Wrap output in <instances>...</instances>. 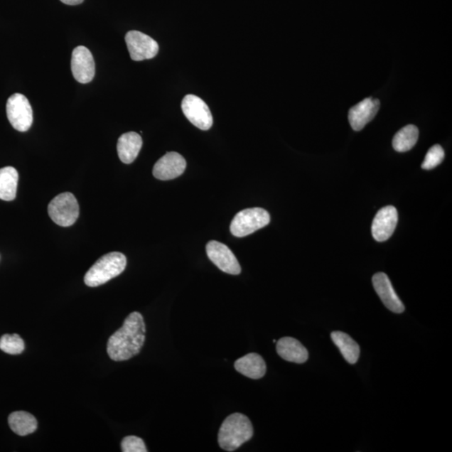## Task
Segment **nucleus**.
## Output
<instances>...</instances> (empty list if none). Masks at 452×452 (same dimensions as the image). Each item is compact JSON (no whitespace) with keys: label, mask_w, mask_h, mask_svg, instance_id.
<instances>
[{"label":"nucleus","mask_w":452,"mask_h":452,"mask_svg":"<svg viewBox=\"0 0 452 452\" xmlns=\"http://www.w3.org/2000/svg\"><path fill=\"white\" fill-rule=\"evenodd\" d=\"M146 327L142 314L134 312L113 333L107 343V354L113 361L129 360L139 354L145 342Z\"/></svg>","instance_id":"nucleus-1"},{"label":"nucleus","mask_w":452,"mask_h":452,"mask_svg":"<svg viewBox=\"0 0 452 452\" xmlns=\"http://www.w3.org/2000/svg\"><path fill=\"white\" fill-rule=\"evenodd\" d=\"M251 421L242 414L235 413L225 419L218 436L219 445L226 451H234L253 436Z\"/></svg>","instance_id":"nucleus-2"},{"label":"nucleus","mask_w":452,"mask_h":452,"mask_svg":"<svg viewBox=\"0 0 452 452\" xmlns=\"http://www.w3.org/2000/svg\"><path fill=\"white\" fill-rule=\"evenodd\" d=\"M127 258L121 252H110L102 257L84 277L85 284L96 287L107 284L125 270Z\"/></svg>","instance_id":"nucleus-3"},{"label":"nucleus","mask_w":452,"mask_h":452,"mask_svg":"<svg viewBox=\"0 0 452 452\" xmlns=\"http://www.w3.org/2000/svg\"><path fill=\"white\" fill-rule=\"evenodd\" d=\"M271 217L266 210L251 208L240 211L230 224V232L235 237H244L270 223Z\"/></svg>","instance_id":"nucleus-4"},{"label":"nucleus","mask_w":452,"mask_h":452,"mask_svg":"<svg viewBox=\"0 0 452 452\" xmlns=\"http://www.w3.org/2000/svg\"><path fill=\"white\" fill-rule=\"evenodd\" d=\"M79 205L72 193H61L54 198L48 206V214L56 225L69 227L79 217Z\"/></svg>","instance_id":"nucleus-5"},{"label":"nucleus","mask_w":452,"mask_h":452,"mask_svg":"<svg viewBox=\"0 0 452 452\" xmlns=\"http://www.w3.org/2000/svg\"><path fill=\"white\" fill-rule=\"evenodd\" d=\"M6 112L9 122L18 131H26L33 124V111L28 99L20 93L8 99Z\"/></svg>","instance_id":"nucleus-6"},{"label":"nucleus","mask_w":452,"mask_h":452,"mask_svg":"<svg viewBox=\"0 0 452 452\" xmlns=\"http://www.w3.org/2000/svg\"><path fill=\"white\" fill-rule=\"evenodd\" d=\"M182 111L193 125L201 130H209L213 125L210 108L201 98L187 95L182 101Z\"/></svg>","instance_id":"nucleus-7"},{"label":"nucleus","mask_w":452,"mask_h":452,"mask_svg":"<svg viewBox=\"0 0 452 452\" xmlns=\"http://www.w3.org/2000/svg\"><path fill=\"white\" fill-rule=\"evenodd\" d=\"M125 41L133 60L153 59L158 53L157 41L142 32L131 31L127 33Z\"/></svg>","instance_id":"nucleus-8"},{"label":"nucleus","mask_w":452,"mask_h":452,"mask_svg":"<svg viewBox=\"0 0 452 452\" xmlns=\"http://www.w3.org/2000/svg\"><path fill=\"white\" fill-rule=\"evenodd\" d=\"M207 255L220 270L230 275H239L242 267L234 253L225 244L212 241L207 244Z\"/></svg>","instance_id":"nucleus-9"},{"label":"nucleus","mask_w":452,"mask_h":452,"mask_svg":"<svg viewBox=\"0 0 452 452\" xmlns=\"http://www.w3.org/2000/svg\"><path fill=\"white\" fill-rule=\"evenodd\" d=\"M73 77L80 83L91 82L95 77L96 68L92 54L87 47L80 45L75 48L72 56Z\"/></svg>","instance_id":"nucleus-10"},{"label":"nucleus","mask_w":452,"mask_h":452,"mask_svg":"<svg viewBox=\"0 0 452 452\" xmlns=\"http://www.w3.org/2000/svg\"><path fill=\"white\" fill-rule=\"evenodd\" d=\"M398 223V212L392 205L384 207L379 210L372 224V235L375 241H387L393 235Z\"/></svg>","instance_id":"nucleus-11"},{"label":"nucleus","mask_w":452,"mask_h":452,"mask_svg":"<svg viewBox=\"0 0 452 452\" xmlns=\"http://www.w3.org/2000/svg\"><path fill=\"white\" fill-rule=\"evenodd\" d=\"M185 158L176 152H169L155 163L154 176L160 181H171L180 177L186 168Z\"/></svg>","instance_id":"nucleus-12"},{"label":"nucleus","mask_w":452,"mask_h":452,"mask_svg":"<svg viewBox=\"0 0 452 452\" xmlns=\"http://www.w3.org/2000/svg\"><path fill=\"white\" fill-rule=\"evenodd\" d=\"M372 281L377 294L385 307L395 313H404V306L395 293L388 276L384 272L376 273Z\"/></svg>","instance_id":"nucleus-13"},{"label":"nucleus","mask_w":452,"mask_h":452,"mask_svg":"<svg viewBox=\"0 0 452 452\" xmlns=\"http://www.w3.org/2000/svg\"><path fill=\"white\" fill-rule=\"evenodd\" d=\"M380 107L378 99L365 98L348 112V121L355 131H360L374 119Z\"/></svg>","instance_id":"nucleus-14"},{"label":"nucleus","mask_w":452,"mask_h":452,"mask_svg":"<svg viewBox=\"0 0 452 452\" xmlns=\"http://www.w3.org/2000/svg\"><path fill=\"white\" fill-rule=\"evenodd\" d=\"M277 354L286 361L303 364L308 360V352L296 338L284 337L276 343Z\"/></svg>","instance_id":"nucleus-15"},{"label":"nucleus","mask_w":452,"mask_h":452,"mask_svg":"<svg viewBox=\"0 0 452 452\" xmlns=\"http://www.w3.org/2000/svg\"><path fill=\"white\" fill-rule=\"evenodd\" d=\"M143 146V139L135 131L122 134L117 141V154L122 163H131L138 157Z\"/></svg>","instance_id":"nucleus-16"},{"label":"nucleus","mask_w":452,"mask_h":452,"mask_svg":"<svg viewBox=\"0 0 452 452\" xmlns=\"http://www.w3.org/2000/svg\"><path fill=\"white\" fill-rule=\"evenodd\" d=\"M235 369L249 379L259 380L265 375L267 365L261 355L249 354L235 361Z\"/></svg>","instance_id":"nucleus-17"},{"label":"nucleus","mask_w":452,"mask_h":452,"mask_svg":"<svg viewBox=\"0 0 452 452\" xmlns=\"http://www.w3.org/2000/svg\"><path fill=\"white\" fill-rule=\"evenodd\" d=\"M331 338L345 360L351 365L356 364L360 355V348L354 339L340 331L333 332Z\"/></svg>","instance_id":"nucleus-18"},{"label":"nucleus","mask_w":452,"mask_h":452,"mask_svg":"<svg viewBox=\"0 0 452 452\" xmlns=\"http://www.w3.org/2000/svg\"><path fill=\"white\" fill-rule=\"evenodd\" d=\"M8 421L11 429L21 436L32 434L38 426L35 416L26 411L13 412L9 414Z\"/></svg>","instance_id":"nucleus-19"},{"label":"nucleus","mask_w":452,"mask_h":452,"mask_svg":"<svg viewBox=\"0 0 452 452\" xmlns=\"http://www.w3.org/2000/svg\"><path fill=\"white\" fill-rule=\"evenodd\" d=\"M18 173L11 166L0 168V200L12 201L16 199Z\"/></svg>","instance_id":"nucleus-20"},{"label":"nucleus","mask_w":452,"mask_h":452,"mask_svg":"<svg viewBox=\"0 0 452 452\" xmlns=\"http://www.w3.org/2000/svg\"><path fill=\"white\" fill-rule=\"evenodd\" d=\"M419 129L414 125H407L400 129L393 139V148L399 153L407 152L416 144Z\"/></svg>","instance_id":"nucleus-21"},{"label":"nucleus","mask_w":452,"mask_h":452,"mask_svg":"<svg viewBox=\"0 0 452 452\" xmlns=\"http://www.w3.org/2000/svg\"><path fill=\"white\" fill-rule=\"evenodd\" d=\"M0 350L9 355H21L25 350V342L18 334H4L0 338Z\"/></svg>","instance_id":"nucleus-22"},{"label":"nucleus","mask_w":452,"mask_h":452,"mask_svg":"<svg viewBox=\"0 0 452 452\" xmlns=\"http://www.w3.org/2000/svg\"><path fill=\"white\" fill-rule=\"evenodd\" d=\"M445 153L443 149L439 144H436L428 151L425 160L422 163V168L431 171L439 166L443 161Z\"/></svg>","instance_id":"nucleus-23"},{"label":"nucleus","mask_w":452,"mask_h":452,"mask_svg":"<svg viewBox=\"0 0 452 452\" xmlns=\"http://www.w3.org/2000/svg\"><path fill=\"white\" fill-rule=\"evenodd\" d=\"M124 452H147L144 441L138 436H129L124 438L121 444Z\"/></svg>","instance_id":"nucleus-24"},{"label":"nucleus","mask_w":452,"mask_h":452,"mask_svg":"<svg viewBox=\"0 0 452 452\" xmlns=\"http://www.w3.org/2000/svg\"><path fill=\"white\" fill-rule=\"evenodd\" d=\"M61 2L68 6H77V4H82L84 0H60Z\"/></svg>","instance_id":"nucleus-25"}]
</instances>
